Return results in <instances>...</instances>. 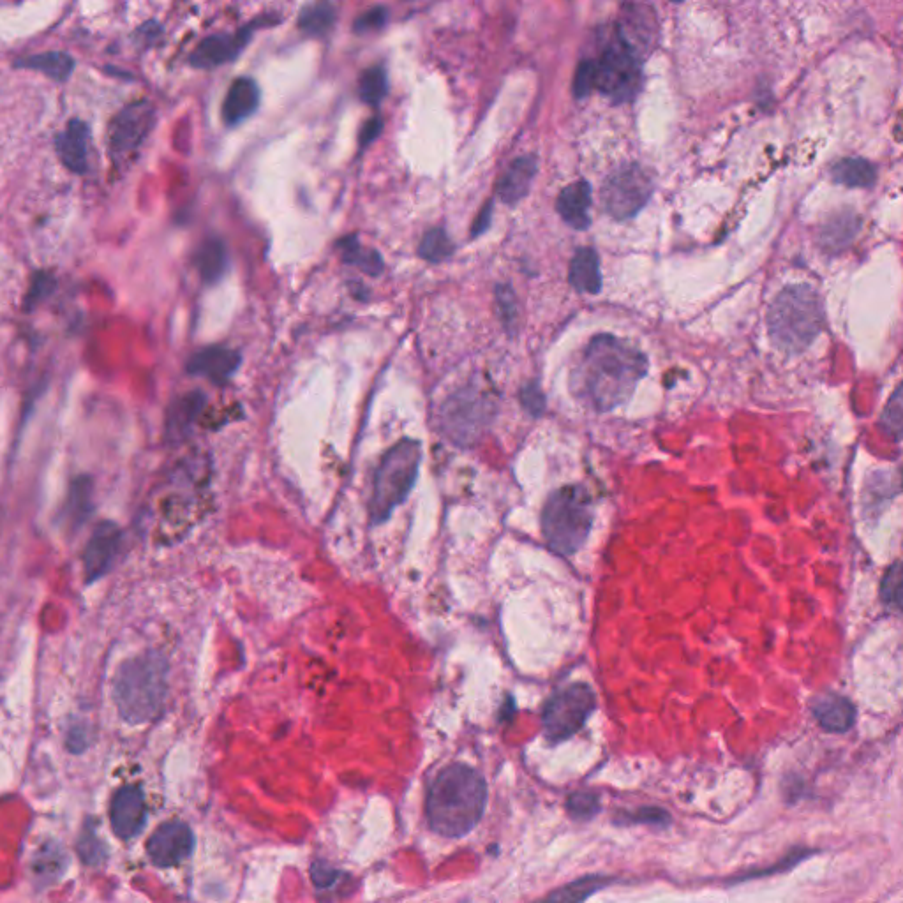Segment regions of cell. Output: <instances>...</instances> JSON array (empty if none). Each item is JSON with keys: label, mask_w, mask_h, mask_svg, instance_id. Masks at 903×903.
Returning a JSON list of instances; mask_svg holds the SVG:
<instances>
[{"label": "cell", "mask_w": 903, "mask_h": 903, "mask_svg": "<svg viewBox=\"0 0 903 903\" xmlns=\"http://www.w3.org/2000/svg\"><path fill=\"white\" fill-rule=\"evenodd\" d=\"M648 371L642 351L614 336H598L584 350L574 373V389L597 411H611L634 394Z\"/></svg>", "instance_id": "cell-1"}, {"label": "cell", "mask_w": 903, "mask_h": 903, "mask_svg": "<svg viewBox=\"0 0 903 903\" xmlns=\"http://www.w3.org/2000/svg\"><path fill=\"white\" fill-rule=\"evenodd\" d=\"M486 803V780L477 769L450 764L436 775L427 792L429 828L447 838L468 835L486 812Z\"/></svg>", "instance_id": "cell-2"}, {"label": "cell", "mask_w": 903, "mask_h": 903, "mask_svg": "<svg viewBox=\"0 0 903 903\" xmlns=\"http://www.w3.org/2000/svg\"><path fill=\"white\" fill-rule=\"evenodd\" d=\"M170 667L156 651L129 658L113 680V701L127 724L156 720L165 708Z\"/></svg>", "instance_id": "cell-3"}, {"label": "cell", "mask_w": 903, "mask_h": 903, "mask_svg": "<svg viewBox=\"0 0 903 903\" xmlns=\"http://www.w3.org/2000/svg\"><path fill=\"white\" fill-rule=\"evenodd\" d=\"M773 341L785 351L799 353L821 334L824 307L819 293L808 284H794L773 300L768 314Z\"/></svg>", "instance_id": "cell-4"}, {"label": "cell", "mask_w": 903, "mask_h": 903, "mask_svg": "<svg viewBox=\"0 0 903 903\" xmlns=\"http://www.w3.org/2000/svg\"><path fill=\"white\" fill-rule=\"evenodd\" d=\"M591 526L593 501L584 487H560L545 501L542 533L554 553L560 556L577 553L590 537Z\"/></svg>", "instance_id": "cell-5"}, {"label": "cell", "mask_w": 903, "mask_h": 903, "mask_svg": "<svg viewBox=\"0 0 903 903\" xmlns=\"http://www.w3.org/2000/svg\"><path fill=\"white\" fill-rule=\"evenodd\" d=\"M422 461L420 441H397L381 459L374 473L373 494L369 503V515L373 524L385 523L392 512L408 498L418 477Z\"/></svg>", "instance_id": "cell-6"}, {"label": "cell", "mask_w": 903, "mask_h": 903, "mask_svg": "<svg viewBox=\"0 0 903 903\" xmlns=\"http://www.w3.org/2000/svg\"><path fill=\"white\" fill-rule=\"evenodd\" d=\"M597 708V697L586 683L561 688L545 702L542 724L551 743H561L583 729Z\"/></svg>", "instance_id": "cell-7"}, {"label": "cell", "mask_w": 903, "mask_h": 903, "mask_svg": "<svg viewBox=\"0 0 903 903\" xmlns=\"http://www.w3.org/2000/svg\"><path fill=\"white\" fill-rule=\"evenodd\" d=\"M597 89L616 103L634 99L641 90V57H637L616 32L595 62Z\"/></svg>", "instance_id": "cell-8"}, {"label": "cell", "mask_w": 903, "mask_h": 903, "mask_svg": "<svg viewBox=\"0 0 903 903\" xmlns=\"http://www.w3.org/2000/svg\"><path fill=\"white\" fill-rule=\"evenodd\" d=\"M653 177L642 166L630 165L612 173L602 187L605 210L618 221L637 216L653 195Z\"/></svg>", "instance_id": "cell-9"}, {"label": "cell", "mask_w": 903, "mask_h": 903, "mask_svg": "<svg viewBox=\"0 0 903 903\" xmlns=\"http://www.w3.org/2000/svg\"><path fill=\"white\" fill-rule=\"evenodd\" d=\"M156 126V108L147 99H136L124 106L112 120L110 126V152L119 165L127 157L135 156L143 142L149 138Z\"/></svg>", "instance_id": "cell-10"}, {"label": "cell", "mask_w": 903, "mask_h": 903, "mask_svg": "<svg viewBox=\"0 0 903 903\" xmlns=\"http://www.w3.org/2000/svg\"><path fill=\"white\" fill-rule=\"evenodd\" d=\"M489 401L478 394H457L452 397L443 411V429L448 438L456 443H471L487 426L491 415Z\"/></svg>", "instance_id": "cell-11"}, {"label": "cell", "mask_w": 903, "mask_h": 903, "mask_svg": "<svg viewBox=\"0 0 903 903\" xmlns=\"http://www.w3.org/2000/svg\"><path fill=\"white\" fill-rule=\"evenodd\" d=\"M254 25L249 23L235 32H219L202 39L189 55V64L196 69H214L233 62L253 38Z\"/></svg>", "instance_id": "cell-12"}, {"label": "cell", "mask_w": 903, "mask_h": 903, "mask_svg": "<svg viewBox=\"0 0 903 903\" xmlns=\"http://www.w3.org/2000/svg\"><path fill=\"white\" fill-rule=\"evenodd\" d=\"M122 530L112 521H103L92 533L83 553L85 581L92 584L103 579L119 558Z\"/></svg>", "instance_id": "cell-13"}, {"label": "cell", "mask_w": 903, "mask_h": 903, "mask_svg": "<svg viewBox=\"0 0 903 903\" xmlns=\"http://www.w3.org/2000/svg\"><path fill=\"white\" fill-rule=\"evenodd\" d=\"M193 847L195 836L189 826L184 822L170 821L152 833L147 852L157 866H175L189 858Z\"/></svg>", "instance_id": "cell-14"}, {"label": "cell", "mask_w": 903, "mask_h": 903, "mask_svg": "<svg viewBox=\"0 0 903 903\" xmlns=\"http://www.w3.org/2000/svg\"><path fill=\"white\" fill-rule=\"evenodd\" d=\"M240 364L242 355L239 351L214 344L196 351L195 355L187 360L186 371L191 376L212 381L214 385H226L232 380L233 374L239 371Z\"/></svg>", "instance_id": "cell-15"}, {"label": "cell", "mask_w": 903, "mask_h": 903, "mask_svg": "<svg viewBox=\"0 0 903 903\" xmlns=\"http://www.w3.org/2000/svg\"><path fill=\"white\" fill-rule=\"evenodd\" d=\"M112 828L120 838H135L147 822V805L143 792L135 785H126L115 792L112 799Z\"/></svg>", "instance_id": "cell-16"}, {"label": "cell", "mask_w": 903, "mask_h": 903, "mask_svg": "<svg viewBox=\"0 0 903 903\" xmlns=\"http://www.w3.org/2000/svg\"><path fill=\"white\" fill-rule=\"evenodd\" d=\"M55 149L60 163L69 172L82 173L89 170L90 127L80 119L69 120L66 129L55 138Z\"/></svg>", "instance_id": "cell-17"}, {"label": "cell", "mask_w": 903, "mask_h": 903, "mask_svg": "<svg viewBox=\"0 0 903 903\" xmlns=\"http://www.w3.org/2000/svg\"><path fill=\"white\" fill-rule=\"evenodd\" d=\"M262 92L258 83L249 76L233 80L223 103V119L228 126H239L260 108Z\"/></svg>", "instance_id": "cell-18"}, {"label": "cell", "mask_w": 903, "mask_h": 903, "mask_svg": "<svg viewBox=\"0 0 903 903\" xmlns=\"http://www.w3.org/2000/svg\"><path fill=\"white\" fill-rule=\"evenodd\" d=\"M655 29L657 23L653 13H646L642 6H628L627 13L621 16L620 29L616 30V36L637 55L650 50L655 41Z\"/></svg>", "instance_id": "cell-19"}, {"label": "cell", "mask_w": 903, "mask_h": 903, "mask_svg": "<svg viewBox=\"0 0 903 903\" xmlns=\"http://www.w3.org/2000/svg\"><path fill=\"white\" fill-rule=\"evenodd\" d=\"M817 722L824 731L847 732L856 722V708L847 697L838 694L821 695L812 704Z\"/></svg>", "instance_id": "cell-20"}, {"label": "cell", "mask_w": 903, "mask_h": 903, "mask_svg": "<svg viewBox=\"0 0 903 903\" xmlns=\"http://www.w3.org/2000/svg\"><path fill=\"white\" fill-rule=\"evenodd\" d=\"M593 202L591 186L586 180L565 187L558 198V212L565 223L575 230H586L590 226V209Z\"/></svg>", "instance_id": "cell-21"}, {"label": "cell", "mask_w": 903, "mask_h": 903, "mask_svg": "<svg viewBox=\"0 0 903 903\" xmlns=\"http://www.w3.org/2000/svg\"><path fill=\"white\" fill-rule=\"evenodd\" d=\"M535 175H537L535 157L523 156L515 159L505 175L501 177L500 186H498L501 202H505L507 205L521 202L524 196L528 195Z\"/></svg>", "instance_id": "cell-22"}, {"label": "cell", "mask_w": 903, "mask_h": 903, "mask_svg": "<svg viewBox=\"0 0 903 903\" xmlns=\"http://www.w3.org/2000/svg\"><path fill=\"white\" fill-rule=\"evenodd\" d=\"M195 265L203 283H219L230 267V256L223 240L217 237L203 240L195 254Z\"/></svg>", "instance_id": "cell-23"}, {"label": "cell", "mask_w": 903, "mask_h": 903, "mask_svg": "<svg viewBox=\"0 0 903 903\" xmlns=\"http://www.w3.org/2000/svg\"><path fill=\"white\" fill-rule=\"evenodd\" d=\"M13 66L38 71L53 82L66 83L75 71L76 62L75 57L66 52H45L22 57Z\"/></svg>", "instance_id": "cell-24"}, {"label": "cell", "mask_w": 903, "mask_h": 903, "mask_svg": "<svg viewBox=\"0 0 903 903\" xmlns=\"http://www.w3.org/2000/svg\"><path fill=\"white\" fill-rule=\"evenodd\" d=\"M568 279H570V284L579 293L597 295L602 290L600 263H598L597 253L593 249L583 247V249H579L575 253L572 262H570Z\"/></svg>", "instance_id": "cell-25"}, {"label": "cell", "mask_w": 903, "mask_h": 903, "mask_svg": "<svg viewBox=\"0 0 903 903\" xmlns=\"http://www.w3.org/2000/svg\"><path fill=\"white\" fill-rule=\"evenodd\" d=\"M207 397L203 392H191L177 399L168 413V434L172 440H182L202 413Z\"/></svg>", "instance_id": "cell-26"}, {"label": "cell", "mask_w": 903, "mask_h": 903, "mask_svg": "<svg viewBox=\"0 0 903 903\" xmlns=\"http://www.w3.org/2000/svg\"><path fill=\"white\" fill-rule=\"evenodd\" d=\"M68 866V858L57 844L41 845V849L32 858V875L39 886H48L62 877Z\"/></svg>", "instance_id": "cell-27"}, {"label": "cell", "mask_w": 903, "mask_h": 903, "mask_svg": "<svg viewBox=\"0 0 903 903\" xmlns=\"http://www.w3.org/2000/svg\"><path fill=\"white\" fill-rule=\"evenodd\" d=\"M611 879L591 875V877H583L579 881L570 882L567 886L554 889L549 895L540 898L533 903H584L590 896L595 895L598 889L605 888Z\"/></svg>", "instance_id": "cell-28"}, {"label": "cell", "mask_w": 903, "mask_h": 903, "mask_svg": "<svg viewBox=\"0 0 903 903\" xmlns=\"http://www.w3.org/2000/svg\"><path fill=\"white\" fill-rule=\"evenodd\" d=\"M337 247L341 249V258L344 263L359 267L369 276H378L383 272V258L380 253L360 246L359 239L355 235L339 240Z\"/></svg>", "instance_id": "cell-29"}, {"label": "cell", "mask_w": 903, "mask_h": 903, "mask_svg": "<svg viewBox=\"0 0 903 903\" xmlns=\"http://www.w3.org/2000/svg\"><path fill=\"white\" fill-rule=\"evenodd\" d=\"M831 175L835 179L836 184H842L847 187H870L875 182L877 172L872 163H868L865 159L859 157H849L838 161Z\"/></svg>", "instance_id": "cell-30"}, {"label": "cell", "mask_w": 903, "mask_h": 903, "mask_svg": "<svg viewBox=\"0 0 903 903\" xmlns=\"http://www.w3.org/2000/svg\"><path fill=\"white\" fill-rule=\"evenodd\" d=\"M336 18V8L330 2H318V4H309L300 11L297 25L307 36L323 38L334 27Z\"/></svg>", "instance_id": "cell-31"}, {"label": "cell", "mask_w": 903, "mask_h": 903, "mask_svg": "<svg viewBox=\"0 0 903 903\" xmlns=\"http://www.w3.org/2000/svg\"><path fill=\"white\" fill-rule=\"evenodd\" d=\"M90 510H92V480L87 475L75 478L73 486L69 489L68 505H66V515H68L69 523L73 526H80L83 521H87Z\"/></svg>", "instance_id": "cell-32"}, {"label": "cell", "mask_w": 903, "mask_h": 903, "mask_svg": "<svg viewBox=\"0 0 903 903\" xmlns=\"http://www.w3.org/2000/svg\"><path fill=\"white\" fill-rule=\"evenodd\" d=\"M389 92L387 71L381 66H374L360 76L359 96L366 105L378 106Z\"/></svg>", "instance_id": "cell-33"}, {"label": "cell", "mask_w": 903, "mask_h": 903, "mask_svg": "<svg viewBox=\"0 0 903 903\" xmlns=\"http://www.w3.org/2000/svg\"><path fill=\"white\" fill-rule=\"evenodd\" d=\"M452 251H454V244H452V240L448 239L447 232L443 228L429 230L418 247L420 256L431 263L447 260Z\"/></svg>", "instance_id": "cell-34"}, {"label": "cell", "mask_w": 903, "mask_h": 903, "mask_svg": "<svg viewBox=\"0 0 903 903\" xmlns=\"http://www.w3.org/2000/svg\"><path fill=\"white\" fill-rule=\"evenodd\" d=\"M881 427L891 438L895 440L903 438V383L895 390V394L889 397L888 404L882 411Z\"/></svg>", "instance_id": "cell-35"}, {"label": "cell", "mask_w": 903, "mask_h": 903, "mask_svg": "<svg viewBox=\"0 0 903 903\" xmlns=\"http://www.w3.org/2000/svg\"><path fill=\"white\" fill-rule=\"evenodd\" d=\"M881 597L886 604L903 607V561L895 563L882 581Z\"/></svg>", "instance_id": "cell-36"}, {"label": "cell", "mask_w": 903, "mask_h": 903, "mask_svg": "<svg viewBox=\"0 0 903 903\" xmlns=\"http://www.w3.org/2000/svg\"><path fill=\"white\" fill-rule=\"evenodd\" d=\"M55 286H57V281L50 272H36L30 279L29 292L25 297V309L30 311L41 304L46 297L52 295Z\"/></svg>", "instance_id": "cell-37"}, {"label": "cell", "mask_w": 903, "mask_h": 903, "mask_svg": "<svg viewBox=\"0 0 903 903\" xmlns=\"http://www.w3.org/2000/svg\"><path fill=\"white\" fill-rule=\"evenodd\" d=\"M597 87V69L593 60H584L575 71L574 94L575 98L590 96L591 90Z\"/></svg>", "instance_id": "cell-38"}, {"label": "cell", "mask_w": 903, "mask_h": 903, "mask_svg": "<svg viewBox=\"0 0 903 903\" xmlns=\"http://www.w3.org/2000/svg\"><path fill=\"white\" fill-rule=\"evenodd\" d=\"M567 808L575 819H590L598 812V798L590 792H575L568 798Z\"/></svg>", "instance_id": "cell-39"}, {"label": "cell", "mask_w": 903, "mask_h": 903, "mask_svg": "<svg viewBox=\"0 0 903 903\" xmlns=\"http://www.w3.org/2000/svg\"><path fill=\"white\" fill-rule=\"evenodd\" d=\"M78 851H80L83 861L89 863V865H98L105 858V847H103L98 835L92 829L83 831Z\"/></svg>", "instance_id": "cell-40"}, {"label": "cell", "mask_w": 903, "mask_h": 903, "mask_svg": "<svg viewBox=\"0 0 903 903\" xmlns=\"http://www.w3.org/2000/svg\"><path fill=\"white\" fill-rule=\"evenodd\" d=\"M387 20H389V11L383 6H376V8H371L366 13H362L355 20L353 30L359 32V34H366V32H371V30H380L385 27Z\"/></svg>", "instance_id": "cell-41"}, {"label": "cell", "mask_w": 903, "mask_h": 903, "mask_svg": "<svg viewBox=\"0 0 903 903\" xmlns=\"http://www.w3.org/2000/svg\"><path fill=\"white\" fill-rule=\"evenodd\" d=\"M498 302H500L501 318L505 321V325H512L515 320V299L514 293L508 286H500L498 288Z\"/></svg>", "instance_id": "cell-42"}, {"label": "cell", "mask_w": 903, "mask_h": 903, "mask_svg": "<svg viewBox=\"0 0 903 903\" xmlns=\"http://www.w3.org/2000/svg\"><path fill=\"white\" fill-rule=\"evenodd\" d=\"M523 404L531 411V413H535V415H538L540 411L544 410V394L538 390L537 385H528V387H524Z\"/></svg>", "instance_id": "cell-43"}, {"label": "cell", "mask_w": 903, "mask_h": 903, "mask_svg": "<svg viewBox=\"0 0 903 903\" xmlns=\"http://www.w3.org/2000/svg\"><path fill=\"white\" fill-rule=\"evenodd\" d=\"M627 822H651V824H660V822H669V815L658 810V808H642L637 814H628Z\"/></svg>", "instance_id": "cell-44"}, {"label": "cell", "mask_w": 903, "mask_h": 903, "mask_svg": "<svg viewBox=\"0 0 903 903\" xmlns=\"http://www.w3.org/2000/svg\"><path fill=\"white\" fill-rule=\"evenodd\" d=\"M381 129H383V120L380 117H373V119L367 120L364 127H362V131H360V145L366 147L369 143H373L381 135Z\"/></svg>", "instance_id": "cell-45"}, {"label": "cell", "mask_w": 903, "mask_h": 903, "mask_svg": "<svg viewBox=\"0 0 903 903\" xmlns=\"http://www.w3.org/2000/svg\"><path fill=\"white\" fill-rule=\"evenodd\" d=\"M311 872H313V881L316 882V886H325V888L330 886L332 882H336L337 875H339L327 863L325 865L323 863H314Z\"/></svg>", "instance_id": "cell-46"}, {"label": "cell", "mask_w": 903, "mask_h": 903, "mask_svg": "<svg viewBox=\"0 0 903 903\" xmlns=\"http://www.w3.org/2000/svg\"><path fill=\"white\" fill-rule=\"evenodd\" d=\"M491 210H493V203H487L484 210L480 212V216L477 217V221L473 223V230L471 233L477 237L480 233L486 232L487 228H489V221H491Z\"/></svg>", "instance_id": "cell-47"}]
</instances>
